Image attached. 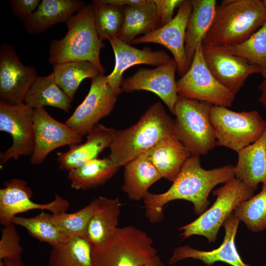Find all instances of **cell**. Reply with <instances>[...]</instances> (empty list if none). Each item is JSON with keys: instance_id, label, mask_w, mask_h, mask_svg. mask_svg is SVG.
<instances>
[{"instance_id": "cell-12", "label": "cell", "mask_w": 266, "mask_h": 266, "mask_svg": "<svg viewBox=\"0 0 266 266\" xmlns=\"http://www.w3.org/2000/svg\"><path fill=\"white\" fill-rule=\"evenodd\" d=\"M202 52L205 63L211 74L234 95L250 75L263 72L260 67L230 53L224 47L202 43Z\"/></svg>"}, {"instance_id": "cell-34", "label": "cell", "mask_w": 266, "mask_h": 266, "mask_svg": "<svg viewBox=\"0 0 266 266\" xmlns=\"http://www.w3.org/2000/svg\"><path fill=\"white\" fill-rule=\"evenodd\" d=\"M233 214L244 223L247 229L259 232L266 229V182L261 191L255 196L241 202Z\"/></svg>"}, {"instance_id": "cell-23", "label": "cell", "mask_w": 266, "mask_h": 266, "mask_svg": "<svg viewBox=\"0 0 266 266\" xmlns=\"http://www.w3.org/2000/svg\"><path fill=\"white\" fill-rule=\"evenodd\" d=\"M146 153L162 178L172 182L191 155L175 135L163 138Z\"/></svg>"}, {"instance_id": "cell-2", "label": "cell", "mask_w": 266, "mask_h": 266, "mask_svg": "<svg viewBox=\"0 0 266 266\" xmlns=\"http://www.w3.org/2000/svg\"><path fill=\"white\" fill-rule=\"evenodd\" d=\"M175 135L174 122L160 101L151 105L138 121L116 130L108 158L119 166L145 153L163 138Z\"/></svg>"}, {"instance_id": "cell-44", "label": "cell", "mask_w": 266, "mask_h": 266, "mask_svg": "<svg viewBox=\"0 0 266 266\" xmlns=\"http://www.w3.org/2000/svg\"><path fill=\"white\" fill-rule=\"evenodd\" d=\"M263 3L266 12V0H263Z\"/></svg>"}, {"instance_id": "cell-42", "label": "cell", "mask_w": 266, "mask_h": 266, "mask_svg": "<svg viewBox=\"0 0 266 266\" xmlns=\"http://www.w3.org/2000/svg\"><path fill=\"white\" fill-rule=\"evenodd\" d=\"M0 266H25L21 258L5 259L0 261Z\"/></svg>"}, {"instance_id": "cell-37", "label": "cell", "mask_w": 266, "mask_h": 266, "mask_svg": "<svg viewBox=\"0 0 266 266\" xmlns=\"http://www.w3.org/2000/svg\"><path fill=\"white\" fill-rule=\"evenodd\" d=\"M23 248L20 237L13 223L4 226L0 239V261L21 258Z\"/></svg>"}, {"instance_id": "cell-9", "label": "cell", "mask_w": 266, "mask_h": 266, "mask_svg": "<svg viewBox=\"0 0 266 266\" xmlns=\"http://www.w3.org/2000/svg\"><path fill=\"white\" fill-rule=\"evenodd\" d=\"M202 44L201 43L198 46L188 70L176 81L178 95L213 105L230 107L235 95L211 74L203 57Z\"/></svg>"}, {"instance_id": "cell-39", "label": "cell", "mask_w": 266, "mask_h": 266, "mask_svg": "<svg viewBox=\"0 0 266 266\" xmlns=\"http://www.w3.org/2000/svg\"><path fill=\"white\" fill-rule=\"evenodd\" d=\"M184 0H153L157 9L161 27L168 23L173 18L175 9L181 5Z\"/></svg>"}, {"instance_id": "cell-24", "label": "cell", "mask_w": 266, "mask_h": 266, "mask_svg": "<svg viewBox=\"0 0 266 266\" xmlns=\"http://www.w3.org/2000/svg\"><path fill=\"white\" fill-rule=\"evenodd\" d=\"M124 166L122 188L133 200H143L150 187L162 178L146 153L139 155Z\"/></svg>"}, {"instance_id": "cell-17", "label": "cell", "mask_w": 266, "mask_h": 266, "mask_svg": "<svg viewBox=\"0 0 266 266\" xmlns=\"http://www.w3.org/2000/svg\"><path fill=\"white\" fill-rule=\"evenodd\" d=\"M38 77L36 69L23 64L13 46L0 47V98L9 103L24 102L30 88Z\"/></svg>"}, {"instance_id": "cell-36", "label": "cell", "mask_w": 266, "mask_h": 266, "mask_svg": "<svg viewBox=\"0 0 266 266\" xmlns=\"http://www.w3.org/2000/svg\"><path fill=\"white\" fill-rule=\"evenodd\" d=\"M224 47L230 53L242 57L250 63L260 67L263 74L266 71V21L245 41Z\"/></svg>"}, {"instance_id": "cell-13", "label": "cell", "mask_w": 266, "mask_h": 266, "mask_svg": "<svg viewBox=\"0 0 266 266\" xmlns=\"http://www.w3.org/2000/svg\"><path fill=\"white\" fill-rule=\"evenodd\" d=\"M177 63L173 58L168 62L154 68H140L133 75L124 78L122 93L144 90L157 95L174 114L178 98L175 73Z\"/></svg>"}, {"instance_id": "cell-27", "label": "cell", "mask_w": 266, "mask_h": 266, "mask_svg": "<svg viewBox=\"0 0 266 266\" xmlns=\"http://www.w3.org/2000/svg\"><path fill=\"white\" fill-rule=\"evenodd\" d=\"M192 11L186 30L185 49L191 64L196 49L202 43L214 20L215 0H191Z\"/></svg>"}, {"instance_id": "cell-41", "label": "cell", "mask_w": 266, "mask_h": 266, "mask_svg": "<svg viewBox=\"0 0 266 266\" xmlns=\"http://www.w3.org/2000/svg\"><path fill=\"white\" fill-rule=\"evenodd\" d=\"M102 1L106 3L125 7L140 3L143 0H102Z\"/></svg>"}, {"instance_id": "cell-5", "label": "cell", "mask_w": 266, "mask_h": 266, "mask_svg": "<svg viewBox=\"0 0 266 266\" xmlns=\"http://www.w3.org/2000/svg\"><path fill=\"white\" fill-rule=\"evenodd\" d=\"M157 255L152 238L132 226L118 227L92 250L93 266H143Z\"/></svg>"}, {"instance_id": "cell-26", "label": "cell", "mask_w": 266, "mask_h": 266, "mask_svg": "<svg viewBox=\"0 0 266 266\" xmlns=\"http://www.w3.org/2000/svg\"><path fill=\"white\" fill-rule=\"evenodd\" d=\"M96 209L88 223L85 236L93 246L101 244L118 228L120 202L117 198L100 196Z\"/></svg>"}, {"instance_id": "cell-1", "label": "cell", "mask_w": 266, "mask_h": 266, "mask_svg": "<svg viewBox=\"0 0 266 266\" xmlns=\"http://www.w3.org/2000/svg\"><path fill=\"white\" fill-rule=\"evenodd\" d=\"M234 167L227 165L205 169L201 166L200 156L191 155L166 192L161 194L149 192L143 199L146 217L152 223L161 221L164 218V206L176 200L191 202L195 213L201 215L207 210L209 204L208 198L213 188L235 177Z\"/></svg>"}, {"instance_id": "cell-31", "label": "cell", "mask_w": 266, "mask_h": 266, "mask_svg": "<svg viewBox=\"0 0 266 266\" xmlns=\"http://www.w3.org/2000/svg\"><path fill=\"white\" fill-rule=\"evenodd\" d=\"M53 66V73L56 83L72 101L83 80L92 79L102 74L89 61H71Z\"/></svg>"}, {"instance_id": "cell-18", "label": "cell", "mask_w": 266, "mask_h": 266, "mask_svg": "<svg viewBox=\"0 0 266 266\" xmlns=\"http://www.w3.org/2000/svg\"><path fill=\"white\" fill-rule=\"evenodd\" d=\"M115 55V66L107 80L112 89L118 95L122 93L121 86L124 79L123 73L130 67L137 65L158 66L171 60L168 54L163 50L153 51L148 47L136 48L115 38L109 41Z\"/></svg>"}, {"instance_id": "cell-21", "label": "cell", "mask_w": 266, "mask_h": 266, "mask_svg": "<svg viewBox=\"0 0 266 266\" xmlns=\"http://www.w3.org/2000/svg\"><path fill=\"white\" fill-rule=\"evenodd\" d=\"M237 153L235 177L255 192L259 183L266 182V130L259 140Z\"/></svg>"}, {"instance_id": "cell-3", "label": "cell", "mask_w": 266, "mask_h": 266, "mask_svg": "<svg viewBox=\"0 0 266 266\" xmlns=\"http://www.w3.org/2000/svg\"><path fill=\"white\" fill-rule=\"evenodd\" d=\"M266 21L261 0H223L217 5L211 26L202 43L227 47L249 38Z\"/></svg>"}, {"instance_id": "cell-25", "label": "cell", "mask_w": 266, "mask_h": 266, "mask_svg": "<svg viewBox=\"0 0 266 266\" xmlns=\"http://www.w3.org/2000/svg\"><path fill=\"white\" fill-rule=\"evenodd\" d=\"M124 22L117 38L130 44L139 34L145 35L161 27L157 9L153 0H143L124 7Z\"/></svg>"}, {"instance_id": "cell-40", "label": "cell", "mask_w": 266, "mask_h": 266, "mask_svg": "<svg viewBox=\"0 0 266 266\" xmlns=\"http://www.w3.org/2000/svg\"><path fill=\"white\" fill-rule=\"evenodd\" d=\"M262 75L264 79L258 86V89L261 92L259 101L266 109V71Z\"/></svg>"}, {"instance_id": "cell-38", "label": "cell", "mask_w": 266, "mask_h": 266, "mask_svg": "<svg viewBox=\"0 0 266 266\" xmlns=\"http://www.w3.org/2000/svg\"><path fill=\"white\" fill-rule=\"evenodd\" d=\"M39 0H10L9 1L14 14L25 22L38 7Z\"/></svg>"}, {"instance_id": "cell-28", "label": "cell", "mask_w": 266, "mask_h": 266, "mask_svg": "<svg viewBox=\"0 0 266 266\" xmlns=\"http://www.w3.org/2000/svg\"><path fill=\"white\" fill-rule=\"evenodd\" d=\"M72 101L56 83L53 72L38 76L28 90L24 103L34 109L46 106L67 112Z\"/></svg>"}, {"instance_id": "cell-19", "label": "cell", "mask_w": 266, "mask_h": 266, "mask_svg": "<svg viewBox=\"0 0 266 266\" xmlns=\"http://www.w3.org/2000/svg\"><path fill=\"white\" fill-rule=\"evenodd\" d=\"M240 221L232 214L225 221V234L223 241L218 248L210 251L199 250L188 245L175 248L168 260L173 265L187 258L198 259L210 266L216 262H223L233 266H250L242 260L235 247L234 239Z\"/></svg>"}, {"instance_id": "cell-4", "label": "cell", "mask_w": 266, "mask_h": 266, "mask_svg": "<svg viewBox=\"0 0 266 266\" xmlns=\"http://www.w3.org/2000/svg\"><path fill=\"white\" fill-rule=\"evenodd\" d=\"M66 23L68 30L65 36L50 43L49 63L54 65L71 61H89L104 74L105 69L100 54L105 44L97 32L94 5H85Z\"/></svg>"}, {"instance_id": "cell-32", "label": "cell", "mask_w": 266, "mask_h": 266, "mask_svg": "<svg viewBox=\"0 0 266 266\" xmlns=\"http://www.w3.org/2000/svg\"><path fill=\"white\" fill-rule=\"evenodd\" d=\"M95 11V24L101 40L117 38L125 19L124 7L105 3L102 0H93Z\"/></svg>"}, {"instance_id": "cell-22", "label": "cell", "mask_w": 266, "mask_h": 266, "mask_svg": "<svg viewBox=\"0 0 266 266\" xmlns=\"http://www.w3.org/2000/svg\"><path fill=\"white\" fill-rule=\"evenodd\" d=\"M85 5L83 1L77 0H42L24 22L26 30L33 34L43 32L56 24L66 23Z\"/></svg>"}, {"instance_id": "cell-14", "label": "cell", "mask_w": 266, "mask_h": 266, "mask_svg": "<svg viewBox=\"0 0 266 266\" xmlns=\"http://www.w3.org/2000/svg\"><path fill=\"white\" fill-rule=\"evenodd\" d=\"M34 146L31 162L33 165L43 163L55 149L65 145L81 143L82 137L65 123L53 118L44 107L33 109Z\"/></svg>"}, {"instance_id": "cell-33", "label": "cell", "mask_w": 266, "mask_h": 266, "mask_svg": "<svg viewBox=\"0 0 266 266\" xmlns=\"http://www.w3.org/2000/svg\"><path fill=\"white\" fill-rule=\"evenodd\" d=\"M12 223L24 227L32 236L52 247L69 238L63 234L52 223L50 213L44 211L33 217L15 216Z\"/></svg>"}, {"instance_id": "cell-35", "label": "cell", "mask_w": 266, "mask_h": 266, "mask_svg": "<svg viewBox=\"0 0 266 266\" xmlns=\"http://www.w3.org/2000/svg\"><path fill=\"white\" fill-rule=\"evenodd\" d=\"M97 198L89 204L72 213H50V218L57 228L65 236H85L88 223L96 209Z\"/></svg>"}, {"instance_id": "cell-10", "label": "cell", "mask_w": 266, "mask_h": 266, "mask_svg": "<svg viewBox=\"0 0 266 266\" xmlns=\"http://www.w3.org/2000/svg\"><path fill=\"white\" fill-rule=\"evenodd\" d=\"M33 109L25 103L13 104L0 100V131L9 133L11 145L0 154V163L31 155L34 146Z\"/></svg>"}, {"instance_id": "cell-20", "label": "cell", "mask_w": 266, "mask_h": 266, "mask_svg": "<svg viewBox=\"0 0 266 266\" xmlns=\"http://www.w3.org/2000/svg\"><path fill=\"white\" fill-rule=\"evenodd\" d=\"M115 132L113 128L97 124L88 133L84 143L70 145L67 151L57 153L60 168L69 171L97 158L109 147Z\"/></svg>"}, {"instance_id": "cell-43", "label": "cell", "mask_w": 266, "mask_h": 266, "mask_svg": "<svg viewBox=\"0 0 266 266\" xmlns=\"http://www.w3.org/2000/svg\"><path fill=\"white\" fill-rule=\"evenodd\" d=\"M143 266H165V265L159 255H157Z\"/></svg>"}, {"instance_id": "cell-7", "label": "cell", "mask_w": 266, "mask_h": 266, "mask_svg": "<svg viewBox=\"0 0 266 266\" xmlns=\"http://www.w3.org/2000/svg\"><path fill=\"white\" fill-rule=\"evenodd\" d=\"M210 119L216 145L237 153L259 140L266 130V120L257 110L236 112L212 105Z\"/></svg>"}, {"instance_id": "cell-6", "label": "cell", "mask_w": 266, "mask_h": 266, "mask_svg": "<svg viewBox=\"0 0 266 266\" xmlns=\"http://www.w3.org/2000/svg\"><path fill=\"white\" fill-rule=\"evenodd\" d=\"M212 105L178 96L174 114L175 135L191 155H205L216 145L210 119Z\"/></svg>"}, {"instance_id": "cell-16", "label": "cell", "mask_w": 266, "mask_h": 266, "mask_svg": "<svg viewBox=\"0 0 266 266\" xmlns=\"http://www.w3.org/2000/svg\"><path fill=\"white\" fill-rule=\"evenodd\" d=\"M191 11V0H184L171 21L145 35L136 37L132 43H153L164 46L173 55L177 65V72L182 76L191 66L186 56L185 43L186 27Z\"/></svg>"}, {"instance_id": "cell-29", "label": "cell", "mask_w": 266, "mask_h": 266, "mask_svg": "<svg viewBox=\"0 0 266 266\" xmlns=\"http://www.w3.org/2000/svg\"><path fill=\"white\" fill-rule=\"evenodd\" d=\"M119 167L108 157L97 158L69 170L67 178L73 189L86 190L105 183L114 175Z\"/></svg>"}, {"instance_id": "cell-8", "label": "cell", "mask_w": 266, "mask_h": 266, "mask_svg": "<svg viewBox=\"0 0 266 266\" xmlns=\"http://www.w3.org/2000/svg\"><path fill=\"white\" fill-rule=\"evenodd\" d=\"M254 191L234 177L213 191L216 199L209 209L192 222L180 228L183 238L194 235L205 237L209 242L216 240L218 231L226 220L242 201L254 196Z\"/></svg>"}, {"instance_id": "cell-11", "label": "cell", "mask_w": 266, "mask_h": 266, "mask_svg": "<svg viewBox=\"0 0 266 266\" xmlns=\"http://www.w3.org/2000/svg\"><path fill=\"white\" fill-rule=\"evenodd\" d=\"M118 96L108 84L107 76L98 75L91 79L87 95L65 123L82 137L110 113Z\"/></svg>"}, {"instance_id": "cell-15", "label": "cell", "mask_w": 266, "mask_h": 266, "mask_svg": "<svg viewBox=\"0 0 266 266\" xmlns=\"http://www.w3.org/2000/svg\"><path fill=\"white\" fill-rule=\"evenodd\" d=\"M33 192L26 181L14 178L6 182L0 189V223L5 226L12 223L16 215L31 210L50 211L53 214L66 212L69 202L59 194L52 201L37 203L32 200Z\"/></svg>"}, {"instance_id": "cell-30", "label": "cell", "mask_w": 266, "mask_h": 266, "mask_svg": "<svg viewBox=\"0 0 266 266\" xmlns=\"http://www.w3.org/2000/svg\"><path fill=\"white\" fill-rule=\"evenodd\" d=\"M92 246L84 237H69L52 247L49 266H93Z\"/></svg>"}]
</instances>
